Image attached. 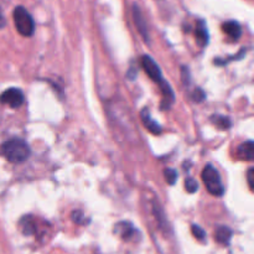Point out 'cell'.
<instances>
[{
	"instance_id": "6da1fadb",
	"label": "cell",
	"mask_w": 254,
	"mask_h": 254,
	"mask_svg": "<svg viewBox=\"0 0 254 254\" xmlns=\"http://www.w3.org/2000/svg\"><path fill=\"white\" fill-rule=\"evenodd\" d=\"M0 154L14 164L24 163L30 155V148L22 139H10L0 145Z\"/></svg>"
},
{
	"instance_id": "7a4b0ae2",
	"label": "cell",
	"mask_w": 254,
	"mask_h": 254,
	"mask_svg": "<svg viewBox=\"0 0 254 254\" xmlns=\"http://www.w3.org/2000/svg\"><path fill=\"white\" fill-rule=\"evenodd\" d=\"M14 24L17 32L22 36H32L35 32V22L31 15L24 6H16L12 12Z\"/></svg>"
},
{
	"instance_id": "3957f363",
	"label": "cell",
	"mask_w": 254,
	"mask_h": 254,
	"mask_svg": "<svg viewBox=\"0 0 254 254\" xmlns=\"http://www.w3.org/2000/svg\"><path fill=\"white\" fill-rule=\"evenodd\" d=\"M201 176H202V181L205 183L206 189H207V191L211 195L217 196V197L223 195L225 188H223L222 181H221L220 174L212 165L205 166Z\"/></svg>"
},
{
	"instance_id": "277c9868",
	"label": "cell",
	"mask_w": 254,
	"mask_h": 254,
	"mask_svg": "<svg viewBox=\"0 0 254 254\" xmlns=\"http://www.w3.org/2000/svg\"><path fill=\"white\" fill-rule=\"evenodd\" d=\"M0 102L2 104H6L10 108H17L21 104H24L25 97L21 89L19 88H9L2 92L0 96Z\"/></svg>"
},
{
	"instance_id": "5b68a950",
	"label": "cell",
	"mask_w": 254,
	"mask_h": 254,
	"mask_svg": "<svg viewBox=\"0 0 254 254\" xmlns=\"http://www.w3.org/2000/svg\"><path fill=\"white\" fill-rule=\"evenodd\" d=\"M141 66H143L144 71L146 72V74H148L154 82H156V83L159 84L163 83L164 78H163V74H161L160 68H159L158 64H156L150 56H146L145 55V56L141 57Z\"/></svg>"
},
{
	"instance_id": "8992f818",
	"label": "cell",
	"mask_w": 254,
	"mask_h": 254,
	"mask_svg": "<svg viewBox=\"0 0 254 254\" xmlns=\"http://www.w3.org/2000/svg\"><path fill=\"white\" fill-rule=\"evenodd\" d=\"M133 17H134V22H135V26L138 27V31L140 32L144 40H148L149 35H148V27H146L145 17H144L143 12H141V10L139 9L138 5L135 4L133 5Z\"/></svg>"
},
{
	"instance_id": "52a82bcc",
	"label": "cell",
	"mask_w": 254,
	"mask_h": 254,
	"mask_svg": "<svg viewBox=\"0 0 254 254\" xmlns=\"http://www.w3.org/2000/svg\"><path fill=\"white\" fill-rule=\"evenodd\" d=\"M140 118H141V122H143L144 127H145V128L148 129L150 133L160 134L161 131H163L161 127L159 126V124L156 123L153 118H151L150 112H149L148 108H144L143 111L140 112Z\"/></svg>"
},
{
	"instance_id": "ba28073f",
	"label": "cell",
	"mask_w": 254,
	"mask_h": 254,
	"mask_svg": "<svg viewBox=\"0 0 254 254\" xmlns=\"http://www.w3.org/2000/svg\"><path fill=\"white\" fill-rule=\"evenodd\" d=\"M114 232H116L117 235L121 236L123 240L128 241V240H130L134 235H135L136 230L130 225V223L121 222L116 226V228H114Z\"/></svg>"
},
{
	"instance_id": "9c48e42d",
	"label": "cell",
	"mask_w": 254,
	"mask_h": 254,
	"mask_svg": "<svg viewBox=\"0 0 254 254\" xmlns=\"http://www.w3.org/2000/svg\"><path fill=\"white\" fill-rule=\"evenodd\" d=\"M222 30L228 35L230 37H232L233 40H238L242 35V29H241V25L237 21H227L222 25Z\"/></svg>"
},
{
	"instance_id": "30bf717a",
	"label": "cell",
	"mask_w": 254,
	"mask_h": 254,
	"mask_svg": "<svg viewBox=\"0 0 254 254\" xmlns=\"http://www.w3.org/2000/svg\"><path fill=\"white\" fill-rule=\"evenodd\" d=\"M237 156L242 160L251 161L253 159V143L251 140L241 144L237 149Z\"/></svg>"
},
{
	"instance_id": "8fae6325",
	"label": "cell",
	"mask_w": 254,
	"mask_h": 254,
	"mask_svg": "<svg viewBox=\"0 0 254 254\" xmlns=\"http://www.w3.org/2000/svg\"><path fill=\"white\" fill-rule=\"evenodd\" d=\"M231 237H232V231L228 227H226V226H221L216 231V240L221 245H228L231 241Z\"/></svg>"
},
{
	"instance_id": "7c38bea8",
	"label": "cell",
	"mask_w": 254,
	"mask_h": 254,
	"mask_svg": "<svg viewBox=\"0 0 254 254\" xmlns=\"http://www.w3.org/2000/svg\"><path fill=\"white\" fill-rule=\"evenodd\" d=\"M196 39L200 46H205L208 41V34L207 29H206V25L203 24V21L198 22L197 27H196Z\"/></svg>"
},
{
	"instance_id": "4fadbf2b",
	"label": "cell",
	"mask_w": 254,
	"mask_h": 254,
	"mask_svg": "<svg viewBox=\"0 0 254 254\" xmlns=\"http://www.w3.org/2000/svg\"><path fill=\"white\" fill-rule=\"evenodd\" d=\"M20 227H21L22 233L25 236L34 235L35 233V223L30 216H26V217H24L20 221Z\"/></svg>"
},
{
	"instance_id": "5bb4252c",
	"label": "cell",
	"mask_w": 254,
	"mask_h": 254,
	"mask_svg": "<svg viewBox=\"0 0 254 254\" xmlns=\"http://www.w3.org/2000/svg\"><path fill=\"white\" fill-rule=\"evenodd\" d=\"M211 122L221 129H228L231 127V121L227 117L223 116H212L211 117Z\"/></svg>"
},
{
	"instance_id": "9a60e30c",
	"label": "cell",
	"mask_w": 254,
	"mask_h": 254,
	"mask_svg": "<svg viewBox=\"0 0 254 254\" xmlns=\"http://www.w3.org/2000/svg\"><path fill=\"white\" fill-rule=\"evenodd\" d=\"M164 175H165V180L168 181L169 185H174L176 183V180H178V174L173 169H166L164 171Z\"/></svg>"
},
{
	"instance_id": "2e32d148",
	"label": "cell",
	"mask_w": 254,
	"mask_h": 254,
	"mask_svg": "<svg viewBox=\"0 0 254 254\" xmlns=\"http://www.w3.org/2000/svg\"><path fill=\"white\" fill-rule=\"evenodd\" d=\"M191 231H192V235L195 236V238H197L198 241H205L206 240V232L197 225L191 226Z\"/></svg>"
},
{
	"instance_id": "e0dca14e",
	"label": "cell",
	"mask_w": 254,
	"mask_h": 254,
	"mask_svg": "<svg viewBox=\"0 0 254 254\" xmlns=\"http://www.w3.org/2000/svg\"><path fill=\"white\" fill-rule=\"evenodd\" d=\"M185 189H186V190H188V192L192 193V192H195V191H197L198 185H197V183H196V181L193 180V179L189 178L188 180L185 181Z\"/></svg>"
},
{
	"instance_id": "ac0fdd59",
	"label": "cell",
	"mask_w": 254,
	"mask_h": 254,
	"mask_svg": "<svg viewBox=\"0 0 254 254\" xmlns=\"http://www.w3.org/2000/svg\"><path fill=\"white\" fill-rule=\"evenodd\" d=\"M253 169L251 168L250 170H248V174H247V176H248V186H250V189L251 190H253Z\"/></svg>"
},
{
	"instance_id": "d6986e66",
	"label": "cell",
	"mask_w": 254,
	"mask_h": 254,
	"mask_svg": "<svg viewBox=\"0 0 254 254\" xmlns=\"http://www.w3.org/2000/svg\"><path fill=\"white\" fill-rule=\"evenodd\" d=\"M0 1H7V0H0ZM5 26V16H4V12H2L1 9V5H0V29Z\"/></svg>"
}]
</instances>
